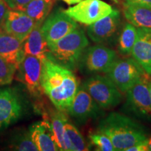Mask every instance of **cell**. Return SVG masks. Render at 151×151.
Returning <instances> with one entry per match:
<instances>
[{"instance_id": "obj_9", "label": "cell", "mask_w": 151, "mask_h": 151, "mask_svg": "<svg viewBox=\"0 0 151 151\" xmlns=\"http://www.w3.org/2000/svg\"><path fill=\"white\" fill-rule=\"evenodd\" d=\"M112 11V6L101 0H83L74 6L65 10L75 21L86 25L94 23Z\"/></svg>"}, {"instance_id": "obj_5", "label": "cell", "mask_w": 151, "mask_h": 151, "mask_svg": "<svg viewBox=\"0 0 151 151\" xmlns=\"http://www.w3.org/2000/svg\"><path fill=\"white\" fill-rule=\"evenodd\" d=\"M82 86L104 110L115 108L122 100L121 92L107 76L94 74Z\"/></svg>"}, {"instance_id": "obj_27", "label": "cell", "mask_w": 151, "mask_h": 151, "mask_svg": "<svg viewBox=\"0 0 151 151\" xmlns=\"http://www.w3.org/2000/svg\"><path fill=\"white\" fill-rule=\"evenodd\" d=\"M11 9L22 10L32 0H4Z\"/></svg>"}, {"instance_id": "obj_29", "label": "cell", "mask_w": 151, "mask_h": 151, "mask_svg": "<svg viewBox=\"0 0 151 151\" xmlns=\"http://www.w3.org/2000/svg\"><path fill=\"white\" fill-rule=\"evenodd\" d=\"M148 141L149 139L141 141L134 146L130 147L126 151H148Z\"/></svg>"}, {"instance_id": "obj_11", "label": "cell", "mask_w": 151, "mask_h": 151, "mask_svg": "<svg viewBox=\"0 0 151 151\" xmlns=\"http://www.w3.org/2000/svg\"><path fill=\"white\" fill-rule=\"evenodd\" d=\"M78 27L76 21L65 10L58 8L48 15L41 25L43 34L48 43H52Z\"/></svg>"}, {"instance_id": "obj_14", "label": "cell", "mask_w": 151, "mask_h": 151, "mask_svg": "<svg viewBox=\"0 0 151 151\" xmlns=\"http://www.w3.org/2000/svg\"><path fill=\"white\" fill-rule=\"evenodd\" d=\"M35 25V22L24 11L10 9L2 28L5 32L24 42Z\"/></svg>"}, {"instance_id": "obj_22", "label": "cell", "mask_w": 151, "mask_h": 151, "mask_svg": "<svg viewBox=\"0 0 151 151\" xmlns=\"http://www.w3.org/2000/svg\"><path fill=\"white\" fill-rule=\"evenodd\" d=\"M67 120L65 113L57 109L50 115V123H51L52 131H53L55 138L57 144L60 150H66L65 144V138L67 134L65 123Z\"/></svg>"}, {"instance_id": "obj_17", "label": "cell", "mask_w": 151, "mask_h": 151, "mask_svg": "<svg viewBox=\"0 0 151 151\" xmlns=\"http://www.w3.org/2000/svg\"><path fill=\"white\" fill-rule=\"evenodd\" d=\"M24 55L22 41L4 31L0 34V56L6 61L17 69Z\"/></svg>"}, {"instance_id": "obj_32", "label": "cell", "mask_w": 151, "mask_h": 151, "mask_svg": "<svg viewBox=\"0 0 151 151\" xmlns=\"http://www.w3.org/2000/svg\"><path fill=\"white\" fill-rule=\"evenodd\" d=\"M148 89H149V92H150V95L151 97V79L148 81Z\"/></svg>"}, {"instance_id": "obj_16", "label": "cell", "mask_w": 151, "mask_h": 151, "mask_svg": "<svg viewBox=\"0 0 151 151\" xmlns=\"http://www.w3.org/2000/svg\"><path fill=\"white\" fill-rule=\"evenodd\" d=\"M131 55L147 74L151 75V29L137 28V40Z\"/></svg>"}, {"instance_id": "obj_1", "label": "cell", "mask_w": 151, "mask_h": 151, "mask_svg": "<svg viewBox=\"0 0 151 151\" xmlns=\"http://www.w3.org/2000/svg\"><path fill=\"white\" fill-rule=\"evenodd\" d=\"M41 86L55 107L65 113H67L80 87L72 71L48 56L42 60Z\"/></svg>"}, {"instance_id": "obj_31", "label": "cell", "mask_w": 151, "mask_h": 151, "mask_svg": "<svg viewBox=\"0 0 151 151\" xmlns=\"http://www.w3.org/2000/svg\"><path fill=\"white\" fill-rule=\"evenodd\" d=\"M64 2L67 4L68 5H73V4H77L81 2L83 0H62Z\"/></svg>"}, {"instance_id": "obj_2", "label": "cell", "mask_w": 151, "mask_h": 151, "mask_svg": "<svg viewBox=\"0 0 151 151\" xmlns=\"http://www.w3.org/2000/svg\"><path fill=\"white\" fill-rule=\"evenodd\" d=\"M97 132L106 135L116 150L126 151L148 138L145 127L127 115L111 112L100 120Z\"/></svg>"}, {"instance_id": "obj_10", "label": "cell", "mask_w": 151, "mask_h": 151, "mask_svg": "<svg viewBox=\"0 0 151 151\" xmlns=\"http://www.w3.org/2000/svg\"><path fill=\"white\" fill-rule=\"evenodd\" d=\"M67 113L81 124L103 118L106 114L83 86L79 87Z\"/></svg>"}, {"instance_id": "obj_20", "label": "cell", "mask_w": 151, "mask_h": 151, "mask_svg": "<svg viewBox=\"0 0 151 151\" xmlns=\"http://www.w3.org/2000/svg\"><path fill=\"white\" fill-rule=\"evenodd\" d=\"M53 4L54 0H32L21 11L32 19L36 25H42Z\"/></svg>"}, {"instance_id": "obj_30", "label": "cell", "mask_w": 151, "mask_h": 151, "mask_svg": "<svg viewBox=\"0 0 151 151\" xmlns=\"http://www.w3.org/2000/svg\"><path fill=\"white\" fill-rule=\"evenodd\" d=\"M126 3L137 4L151 8V0H124Z\"/></svg>"}, {"instance_id": "obj_13", "label": "cell", "mask_w": 151, "mask_h": 151, "mask_svg": "<svg viewBox=\"0 0 151 151\" xmlns=\"http://www.w3.org/2000/svg\"><path fill=\"white\" fill-rule=\"evenodd\" d=\"M16 71L17 79L24 85L30 94L39 96L43 92L41 86L42 60L25 55Z\"/></svg>"}, {"instance_id": "obj_15", "label": "cell", "mask_w": 151, "mask_h": 151, "mask_svg": "<svg viewBox=\"0 0 151 151\" xmlns=\"http://www.w3.org/2000/svg\"><path fill=\"white\" fill-rule=\"evenodd\" d=\"M29 131L38 150H60L56 143L50 121L45 119L35 122L30 126Z\"/></svg>"}, {"instance_id": "obj_21", "label": "cell", "mask_w": 151, "mask_h": 151, "mask_svg": "<svg viewBox=\"0 0 151 151\" xmlns=\"http://www.w3.org/2000/svg\"><path fill=\"white\" fill-rule=\"evenodd\" d=\"M137 37V27L129 22L124 24L119 34L116 43L119 53L125 56L131 55Z\"/></svg>"}, {"instance_id": "obj_18", "label": "cell", "mask_w": 151, "mask_h": 151, "mask_svg": "<svg viewBox=\"0 0 151 151\" xmlns=\"http://www.w3.org/2000/svg\"><path fill=\"white\" fill-rule=\"evenodd\" d=\"M24 55L35 56L43 60L49 53L48 43L43 35L41 25H35L23 42Z\"/></svg>"}, {"instance_id": "obj_24", "label": "cell", "mask_w": 151, "mask_h": 151, "mask_svg": "<svg viewBox=\"0 0 151 151\" xmlns=\"http://www.w3.org/2000/svg\"><path fill=\"white\" fill-rule=\"evenodd\" d=\"M65 128L68 137L70 139L72 151L88 150L86 140L76 126L67 120L65 123Z\"/></svg>"}, {"instance_id": "obj_3", "label": "cell", "mask_w": 151, "mask_h": 151, "mask_svg": "<svg viewBox=\"0 0 151 151\" xmlns=\"http://www.w3.org/2000/svg\"><path fill=\"white\" fill-rule=\"evenodd\" d=\"M89 45L84 30L80 27L55 42L48 43L47 56L62 67L74 70L78 67L82 55Z\"/></svg>"}, {"instance_id": "obj_12", "label": "cell", "mask_w": 151, "mask_h": 151, "mask_svg": "<svg viewBox=\"0 0 151 151\" xmlns=\"http://www.w3.org/2000/svg\"><path fill=\"white\" fill-rule=\"evenodd\" d=\"M24 109L23 100L16 90L0 89V131L18 121Z\"/></svg>"}, {"instance_id": "obj_6", "label": "cell", "mask_w": 151, "mask_h": 151, "mask_svg": "<svg viewBox=\"0 0 151 151\" xmlns=\"http://www.w3.org/2000/svg\"><path fill=\"white\" fill-rule=\"evenodd\" d=\"M118 59L117 52L103 44L87 47L81 57L78 67L87 74L106 73Z\"/></svg>"}, {"instance_id": "obj_34", "label": "cell", "mask_w": 151, "mask_h": 151, "mask_svg": "<svg viewBox=\"0 0 151 151\" xmlns=\"http://www.w3.org/2000/svg\"><path fill=\"white\" fill-rule=\"evenodd\" d=\"M4 32V29H3V28L0 27V34H1V32Z\"/></svg>"}, {"instance_id": "obj_33", "label": "cell", "mask_w": 151, "mask_h": 151, "mask_svg": "<svg viewBox=\"0 0 151 151\" xmlns=\"http://www.w3.org/2000/svg\"><path fill=\"white\" fill-rule=\"evenodd\" d=\"M148 150L151 151V138L148 141Z\"/></svg>"}, {"instance_id": "obj_7", "label": "cell", "mask_w": 151, "mask_h": 151, "mask_svg": "<svg viewBox=\"0 0 151 151\" xmlns=\"http://www.w3.org/2000/svg\"><path fill=\"white\" fill-rule=\"evenodd\" d=\"M146 73L142 67L132 58L117 59L106 74L120 92H126Z\"/></svg>"}, {"instance_id": "obj_23", "label": "cell", "mask_w": 151, "mask_h": 151, "mask_svg": "<svg viewBox=\"0 0 151 151\" xmlns=\"http://www.w3.org/2000/svg\"><path fill=\"white\" fill-rule=\"evenodd\" d=\"M9 147L11 150L20 151H37V147L32 139L29 131L17 132L11 138Z\"/></svg>"}, {"instance_id": "obj_19", "label": "cell", "mask_w": 151, "mask_h": 151, "mask_svg": "<svg viewBox=\"0 0 151 151\" xmlns=\"http://www.w3.org/2000/svg\"><path fill=\"white\" fill-rule=\"evenodd\" d=\"M123 14L127 21L136 27L151 29V8L125 2Z\"/></svg>"}, {"instance_id": "obj_8", "label": "cell", "mask_w": 151, "mask_h": 151, "mask_svg": "<svg viewBox=\"0 0 151 151\" xmlns=\"http://www.w3.org/2000/svg\"><path fill=\"white\" fill-rule=\"evenodd\" d=\"M122 27L120 12L117 9H113L108 16L88 26L87 34L94 43L113 46L117 43Z\"/></svg>"}, {"instance_id": "obj_4", "label": "cell", "mask_w": 151, "mask_h": 151, "mask_svg": "<svg viewBox=\"0 0 151 151\" xmlns=\"http://www.w3.org/2000/svg\"><path fill=\"white\" fill-rule=\"evenodd\" d=\"M148 81L145 74L126 92L125 101L121 111L132 118L151 123V97Z\"/></svg>"}, {"instance_id": "obj_28", "label": "cell", "mask_w": 151, "mask_h": 151, "mask_svg": "<svg viewBox=\"0 0 151 151\" xmlns=\"http://www.w3.org/2000/svg\"><path fill=\"white\" fill-rule=\"evenodd\" d=\"M10 9L4 0H0V27H3L6 17Z\"/></svg>"}, {"instance_id": "obj_26", "label": "cell", "mask_w": 151, "mask_h": 151, "mask_svg": "<svg viewBox=\"0 0 151 151\" xmlns=\"http://www.w3.org/2000/svg\"><path fill=\"white\" fill-rule=\"evenodd\" d=\"M90 141L92 144L95 146L97 150L101 151H115L111 139L106 135L101 133L92 134L90 135Z\"/></svg>"}, {"instance_id": "obj_25", "label": "cell", "mask_w": 151, "mask_h": 151, "mask_svg": "<svg viewBox=\"0 0 151 151\" xmlns=\"http://www.w3.org/2000/svg\"><path fill=\"white\" fill-rule=\"evenodd\" d=\"M16 72V68L0 56V86L10 84Z\"/></svg>"}]
</instances>
